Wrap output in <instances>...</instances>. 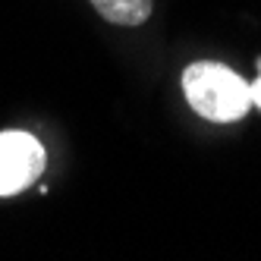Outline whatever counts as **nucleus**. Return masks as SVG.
<instances>
[{
	"instance_id": "f03ea898",
	"label": "nucleus",
	"mask_w": 261,
	"mask_h": 261,
	"mask_svg": "<svg viewBox=\"0 0 261 261\" xmlns=\"http://www.w3.org/2000/svg\"><path fill=\"white\" fill-rule=\"evenodd\" d=\"M44 173V148L29 133H0V195L29 189Z\"/></svg>"
},
{
	"instance_id": "20e7f679",
	"label": "nucleus",
	"mask_w": 261,
	"mask_h": 261,
	"mask_svg": "<svg viewBox=\"0 0 261 261\" xmlns=\"http://www.w3.org/2000/svg\"><path fill=\"white\" fill-rule=\"evenodd\" d=\"M249 91H252V107H258V110H261V76L249 85Z\"/></svg>"
},
{
	"instance_id": "f257e3e1",
	"label": "nucleus",
	"mask_w": 261,
	"mask_h": 261,
	"mask_svg": "<svg viewBox=\"0 0 261 261\" xmlns=\"http://www.w3.org/2000/svg\"><path fill=\"white\" fill-rule=\"evenodd\" d=\"M182 95L198 117L211 123H233L242 120L252 107L249 82L233 72L230 66L214 60L189 63L182 72Z\"/></svg>"
},
{
	"instance_id": "7ed1b4c3",
	"label": "nucleus",
	"mask_w": 261,
	"mask_h": 261,
	"mask_svg": "<svg viewBox=\"0 0 261 261\" xmlns=\"http://www.w3.org/2000/svg\"><path fill=\"white\" fill-rule=\"evenodd\" d=\"M91 4L114 25H142L154 10V0H91Z\"/></svg>"
}]
</instances>
